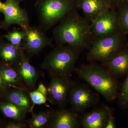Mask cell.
Returning a JSON list of instances; mask_svg holds the SVG:
<instances>
[{
  "label": "cell",
  "instance_id": "cell-8",
  "mask_svg": "<svg viewBox=\"0 0 128 128\" xmlns=\"http://www.w3.org/2000/svg\"><path fill=\"white\" fill-rule=\"evenodd\" d=\"M25 31L22 47L28 54H38L46 47L52 46V40L39 26H30Z\"/></svg>",
  "mask_w": 128,
  "mask_h": 128
},
{
  "label": "cell",
  "instance_id": "cell-27",
  "mask_svg": "<svg viewBox=\"0 0 128 128\" xmlns=\"http://www.w3.org/2000/svg\"><path fill=\"white\" fill-rule=\"evenodd\" d=\"M110 9L116 10L121 0H104Z\"/></svg>",
  "mask_w": 128,
  "mask_h": 128
},
{
  "label": "cell",
  "instance_id": "cell-2",
  "mask_svg": "<svg viewBox=\"0 0 128 128\" xmlns=\"http://www.w3.org/2000/svg\"><path fill=\"white\" fill-rule=\"evenodd\" d=\"M74 71L108 101L112 102L117 98L119 86L117 78L105 68L91 62L75 68Z\"/></svg>",
  "mask_w": 128,
  "mask_h": 128
},
{
  "label": "cell",
  "instance_id": "cell-15",
  "mask_svg": "<svg viewBox=\"0 0 128 128\" xmlns=\"http://www.w3.org/2000/svg\"><path fill=\"white\" fill-rule=\"evenodd\" d=\"M109 108L102 106L95 108L85 114L81 120V124L84 128H105Z\"/></svg>",
  "mask_w": 128,
  "mask_h": 128
},
{
  "label": "cell",
  "instance_id": "cell-28",
  "mask_svg": "<svg viewBox=\"0 0 128 128\" xmlns=\"http://www.w3.org/2000/svg\"><path fill=\"white\" fill-rule=\"evenodd\" d=\"M1 62L0 61V95H3L7 89V86L5 85L2 76L0 71Z\"/></svg>",
  "mask_w": 128,
  "mask_h": 128
},
{
  "label": "cell",
  "instance_id": "cell-3",
  "mask_svg": "<svg viewBox=\"0 0 128 128\" xmlns=\"http://www.w3.org/2000/svg\"><path fill=\"white\" fill-rule=\"evenodd\" d=\"M81 50L68 45H57L45 56L41 67L50 75L69 78L74 70L76 63Z\"/></svg>",
  "mask_w": 128,
  "mask_h": 128
},
{
  "label": "cell",
  "instance_id": "cell-24",
  "mask_svg": "<svg viewBox=\"0 0 128 128\" xmlns=\"http://www.w3.org/2000/svg\"><path fill=\"white\" fill-rule=\"evenodd\" d=\"M27 92L28 93L34 105H41L46 103L47 97L37 90L36 89L30 92Z\"/></svg>",
  "mask_w": 128,
  "mask_h": 128
},
{
  "label": "cell",
  "instance_id": "cell-10",
  "mask_svg": "<svg viewBox=\"0 0 128 128\" xmlns=\"http://www.w3.org/2000/svg\"><path fill=\"white\" fill-rule=\"evenodd\" d=\"M50 76V82L47 87L48 96L54 104L63 106L66 102L73 84L69 78Z\"/></svg>",
  "mask_w": 128,
  "mask_h": 128
},
{
  "label": "cell",
  "instance_id": "cell-13",
  "mask_svg": "<svg viewBox=\"0 0 128 128\" xmlns=\"http://www.w3.org/2000/svg\"><path fill=\"white\" fill-rule=\"evenodd\" d=\"M105 68L116 78L128 74V45L123 48L106 62Z\"/></svg>",
  "mask_w": 128,
  "mask_h": 128
},
{
  "label": "cell",
  "instance_id": "cell-9",
  "mask_svg": "<svg viewBox=\"0 0 128 128\" xmlns=\"http://www.w3.org/2000/svg\"><path fill=\"white\" fill-rule=\"evenodd\" d=\"M70 104L76 112L81 113L97 103L98 98L88 86L73 84L69 95Z\"/></svg>",
  "mask_w": 128,
  "mask_h": 128
},
{
  "label": "cell",
  "instance_id": "cell-17",
  "mask_svg": "<svg viewBox=\"0 0 128 128\" xmlns=\"http://www.w3.org/2000/svg\"><path fill=\"white\" fill-rule=\"evenodd\" d=\"M21 48H18L0 37V61L6 65H16L20 56Z\"/></svg>",
  "mask_w": 128,
  "mask_h": 128
},
{
  "label": "cell",
  "instance_id": "cell-7",
  "mask_svg": "<svg viewBox=\"0 0 128 128\" xmlns=\"http://www.w3.org/2000/svg\"><path fill=\"white\" fill-rule=\"evenodd\" d=\"M21 0H6L3 2L1 13L4 19L0 24V28L6 30L12 25H18L22 29L30 26L27 12L20 6Z\"/></svg>",
  "mask_w": 128,
  "mask_h": 128
},
{
  "label": "cell",
  "instance_id": "cell-11",
  "mask_svg": "<svg viewBox=\"0 0 128 128\" xmlns=\"http://www.w3.org/2000/svg\"><path fill=\"white\" fill-rule=\"evenodd\" d=\"M16 65V70L25 87L32 90L36 89V84L38 77V72L29 62L22 47L19 59Z\"/></svg>",
  "mask_w": 128,
  "mask_h": 128
},
{
  "label": "cell",
  "instance_id": "cell-29",
  "mask_svg": "<svg viewBox=\"0 0 128 128\" xmlns=\"http://www.w3.org/2000/svg\"><path fill=\"white\" fill-rule=\"evenodd\" d=\"M36 89L46 96L47 97L48 96V92L47 88H46L44 84H40Z\"/></svg>",
  "mask_w": 128,
  "mask_h": 128
},
{
  "label": "cell",
  "instance_id": "cell-32",
  "mask_svg": "<svg viewBox=\"0 0 128 128\" xmlns=\"http://www.w3.org/2000/svg\"><path fill=\"white\" fill-rule=\"evenodd\" d=\"M2 126V123L1 122V121H0V128Z\"/></svg>",
  "mask_w": 128,
  "mask_h": 128
},
{
  "label": "cell",
  "instance_id": "cell-20",
  "mask_svg": "<svg viewBox=\"0 0 128 128\" xmlns=\"http://www.w3.org/2000/svg\"><path fill=\"white\" fill-rule=\"evenodd\" d=\"M52 116V112H40L33 114L32 117L28 122L30 128H42L48 126Z\"/></svg>",
  "mask_w": 128,
  "mask_h": 128
},
{
  "label": "cell",
  "instance_id": "cell-19",
  "mask_svg": "<svg viewBox=\"0 0 128 128\" xmlns=\"http://www.w3.org/2000/svg\"><path fill=\"white\" fill-rule=\"evenodd\" d=\"M0 111L8 118L15 121H21L25 118L26 113L10 102H0Z\"/></svg>",
  "mask_w": 128,
  "mask_h": 128
},
{
  "label": "cell",
  "instance_id": "cell-14",
  "mask_svg": "<svg viewBox=\"0 0 128 128\" xmlns=\"http://www.w3.org/2000/svg\"><path fill=\"white\" fill-rule=\"evenodd\" d=\"M77 7L91 23L101 13L110 9L104 0H77Z\"/></svg>",
  "mask_w": 128,
  "mask_h": 128
},
{
  "label": "cell",
  "instance_id": "cell-31",
  "mask_svg": "<svg viewBox=\"0 0 128 128\" xmlns=\"http://www.w3.org/2000/svg\"><path fill=\"white\" fill-rule=\"evenodd\" d=\"M121 1L128 4V0H121Z\"/></svg>",
  "mask_w": 128,
  "mask_h": 128
},
{
  "label": "cell",
  "instance_id": "cell-6",
  "mask_svg": "<svg viewBox=\"0 0 128 128\" xmlns=\"http://www.w3.org/2000/svg\"><path fill=\"white\" fill-rule=\"evenodd\" d=\"M121 31L116 10H106L91 23L92 41L113 35Z\"/></svg>",
  "mask_w": 128,
  "mask_h": 128
},
{
  "label": "cell",
  "instance_id": "cell-30",
  "mask_svg": "<svg viewBox=\"0 0 128 128\" xmlns=\"http://www.w3.org/2000/svg\"><path fill=\"white\" fill-rule=\"evenodd\" d=\"M3 6V2H2L1 0H0V12H1Z\"/></svg>",
  "mask_w": 128,
  "mask_h": 128
},
{
  "label": "cell",
  "instance_id": "cell-21",
  "mask_svg": "<svg viewBox=\"0 0 128 128\" xmlns=\"http://www.w3.org/2000/svg\"><path fill=\"white\" fill-rule=\"evenodd\" d=\"M120 30L128 34V4L121 1L116 9Z\"/></svg>",
  "mask_w": 128,
  "mask_h": 128
},
{
  "label": "cell",
  "instance_id": "cell-18",
  "mask_svg": "<svg viewBox=\"0 0 128 128\" xmlns=\"http://www.w3.org/2000/svg\"><path fill=\"white\" fill-rule=\"evenodd\" d=\"M0 71L2 80L7 87L24 89L21 86L22 82L17 72L12 66L4 64L1 62Z\"/></svg>",
  "mask_w": 128,
  "mask_h": 128
},
{
  "label": "cell",
  "instance_id": "cell-12",
  "mask_svg": "<svg viewBox=\"0 0 128 128\" xmlns=\"http://www.w3.org/2000/svg\"><path fill=\"white\" fill-rule=\"evenodd\" d=\"M48 127L51 128H76L80 126L78 117L74 111L60 109L52 112Z\"/></svg>",
  "mask_w": 128,
  "mask_h": 128
},
{
  "label": "cell",
  "instance_id": "cell-22",
  "mask_svg": "<svg viewBox=\"0 0 128 128\" xmlns=\"http://www.w3.org/2000/svg\"><path fill=\"white\" fill-rule=\"evenodd\" d=\"M25 33L24 29L16 28L0 37L19 49L22 47V41Z\"/></svg>",
  "mask_w": 128,
  "mask_h": 128
},
{
  "label": "cell",
  "instance_id": "cell-26",
  "mask_svg": "<svg viewBox=\"0 0 128 128\" xmlns=\"http://www.w3.org/2000/svg\"><path fill=\"white\" fill-rule=\"evenodd\" d=\"M26 124L21 121H16L8 123L5 126L6 128H26Z\"/></svg>",
  "mask_w": 128,
  "mask_h": 128
},
{
  "label": "cell",
  "instance_id": "cell-5",
  "mask_svg": "<svg viewBox=\"0 0 128 128\" xmlns=\"http://www.w3.org/2000/svg\"><path fill=\"white\" fill-rule=\"evenodd\" d=\"M126 36L121 31L113 35L93 40L86 60L90 62H106L118 50L128 46Z\"/></svg>",
  "mask_w": 128,
  "mask_h": 128
},
{
  "label": "cell",
  "instance_id": "cell-25",
  "mask_svg": "<svg viewBox=\"0 0 128 128\" xmlns=\"http://www.w3.org/2000/svg\"><path fill=\"white\" fill-rule=\"evenodd\" d=\"M115 118L114 116L112 110L109 108L108 110V115L106 123L105 128H115Z\"/></svg>",
  "mask_w": 128,
  "mask_h": 128
},
{
  "label": "cell",
  "instance_id": "cell-23",
  "mask_svg": "<svg viewBox=\"0 0 128 128\" xmlns=\"http://www.w3.org/2000/svg\"><path fill=\"white\" fill-rule=\"evenodd\" d=\"M118 100L120 105L122 108H128V74L124 80L120 91L118 95Z\"/></svg>",
  "mask_w": 128,
  "mask_h": 128
},
{
  "label": "cell",
  "instance_id": "cell-1",
  "mask_svg": "<svg viewBox=\"0 0 128 128\" xmlns=\"http://www.w3.org/2000/svg\"><path fill=\"white\" fill-rule=\"evenodd\" d=\"M53 30L57 45H68L80 50L89 49L92 42L91 23L74 10L67 14Z\"/></svg>",
  "mask_w": 128,
  "mask_h": 128
},
{
  "label": "cell",
  "instance_id": "cell-16",
  "mask_svg": "<svg viewBox=\"0 0 128 128\" xmlns=\"http://www.w3.org/2000/svg\"><path fill=\"white\" fill-rule=\"evenodd\" d=\"M26 92L24 89L14 88L8 90L6 89L3 94L6 101L17 106L26 113L32 112L34 105L29 94Z\"/></svg>",
  "mask_w": 128,
  "mask_h": 128
},
{
  "label": "cell",
  "instance_id": "cell-4",
  "mask_svg": "<svg viewBox=\"0 0 128 128\" xmlns=\"http://www.w3.org/2000/svg\"><path fill=\"white\" fill-rule=\"evenodd\" d=\"M34 8L38 26L46 33L67 14L78 9L77 0H37Z\"/></svg>",
  "mask_w": 128,
  "mask_h": 128
}]
</instances>
